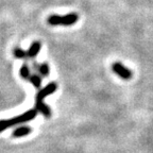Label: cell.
Returning <instances> with one entry per match:
<instances>
[{"mask_svg": "<svg viewBox=\"0 0 153 153\" xmlns=\"http://www.w3.org/2000/svg\"><path fill=\"white\" fill-rule=\"evenodd\" d=\"M36 115H37V110L36 108H32V110L27 111L26 113L19 115V116H16V117L0 120V132H3L7 128H11L13 126H16V124L30 121V120L34 119L36 117Z\"/></svg>", "mask_w": 153, "mask_h": 153, "instance_id": "cell-2", "label": "cell"}, {"mask_svg": "<svg viewBox=\"0 0 153 153\" xmlns=\"http://www.w3.org/2000/svg\"><path fill=\"white\" fill-rule=\"evenodd\" d=\"M20 76H22V79H26V80L30 79L31 74H30V69H29V67L27 64H24L22 66V68H20Z\"/></svg>", "mask_w": 153, "mask_h": 153, "instance_id": "cell-9", "label": "cell"}, {"mask_svg": "<svg viewBox=\"0 0 153 153\" xmlns=\"http://www.w3.org/2000/svg\"><path fill=\"white\" fill-rule=\"evenodd\" d=\"M112 69L115 74H118V76L123 80H129L132 78L131 70H130L129 68H127L126 66H123L122 64H120V63H114L112 66Z\"/></svg>", "mask_w": 153, "mask_h": 153, "instance_id": "cell-4", "label": "cell"}, {"mask_svg": "<svg viewBox=\"0 0 153 153\" xmlns=\"http://www.w3.org/2000/svg\"><path fill=\"white\" fill-rule=\"evenodd\" d=\"M39 50H41V43H39V42H34V43L30 46L29 50L26 51L27 59H33V57H35L36 55L38 54Z\"/></svg>", "mask_w": 153, "mask_h": 153, "instance_id": "cell-6", "label": "cell"}, {"mask_svg": "<svg viewBox=\"0 0 153 153\" xmlns=\"http://www.w3.org/2000/svg\"><path fill=\"white\" fill-rule=\"evenodd\" d=\"M14 55L18 59H27V52L20 48H16L14 50Z\"/></svg>", "mask_w": 153, "mask_h": 153, "instance_id": "cell-10", "label": "cell"}, {"mask_svg": "<svg viewBox=\"0 0 153 153\" xmlns=\"http://www.w3.org/2000/svg\"><path fill=\"white\" fill-rule=\"evenodd\" d=\"M79 16L74 13L71 14H67L64 16H60V15H51L48 18V22L52 26H57V25H64V26H71L74 22H78Z\"/></svg>", "mask_w": 153, "mask_h": 153, "instance_id": "cell-3", "label": "cell"}, {"mask_svg": "<svg viewBox=\"0 0 153 153\" xmlns=\"http://www.w3.org/2000/svg\"><path fill=\"white\" fill-rule=\"evenodd\" d=\"M29 81L31 82V83L34 85V87H36V88H39V87H41L42 78H41V76H39V74H31L30 79H29Z\"/></svg>", "mask_w": 153, "mask_h": 153, "instance_id": "cell-8", "label": "cell"}, {"mask_svg": "<svg viewBox=\"0 0 153 153\" xmlns=\"http://www.w3.org/2000/svg\"><path fill=\"white\" fill-rule=\"evenodd\" d=\"M56 87H57L56 83H55V82H51V83L48 84L46 87L41 89V91L37 93V95H36L35 108L37 110V112H41L46 117H50L51 116V110L49 108L48 105H46L45 103H44V99H45L47 96L54 93V91H56Z\"/></svg>", "mask_w": 153, "mask_h": 153, "instance_id": "cell-1", "label": "cell"}, {"mask_svg": "<svg viewBox=\"0 0 153 153\" xmlns=\"http://www.w3.org/2000/svg\"><path fill=\"white\" fill-rule=\"evenodd\" d=\"M32 67H33V69L35 70V71H37L41 76H46L49 74V66H48V64H46V63L37 64L35 61H33V62H32Z\"/></svg>", "mask_w": 153, "mask_h": 153, "instance_id": "cell-5", "label": "cell"}, {"mask_svg": "<svg viewBox=\"0 0 153 153\" xmlns=\"http://www.w3.org/2000/svg\"><path fill=\"white\" fill-rule=\"evenodd\" d=\"M31 133V128L27 127V126H22V127H19L13 132V137H22L26 136L28 134Z\"/></svg>", "mask_w": 153, "mask_h": 153, "instance_id": "cell-7", "label": "cell"}]
</instances>
